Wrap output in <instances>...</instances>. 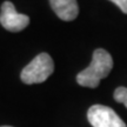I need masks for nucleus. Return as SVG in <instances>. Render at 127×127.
<instances>
[{
    "label": "nucleus",
    "mask_w": 127,
    "mask_h": 127,
    "mask_svg": "<svg viewBox=\"0 0 127 127\" xmlns=\"http://www.w3.org/2000/svg\"><path fill=\"white\" fill-rule=\"evenodd\" d=\"M113 67V59L107 51L102 48H98L93 53L92 63L90 66L77 75V81L80 86L98 87L101 79L106 78L112 71Z\"/></svg>",
    "instance_id": "nucleus-1"
},
{
    "label": "nucleus",
    "mask_w": 127,
    "mask_h": 127,
    "mask_svg": "<svg viewBox=\"0 0 127 127\" xmlns=\"http://www.w3.org/2000/svg\"><path fill=\"white\" fill-rule=\"evenodd\" d=\"M54 71L53 59L47 53H40L21 71L20 78L24 84H40L44 82Z\"/></svg>",
    "instance_id": "nucleus-2"
},
{
    "label": "nucleus",
    "mask_w": 127,
    "mask_h": 127,
    "mask_svg": "<svg viewBox=\"0 0 127 127\" xmlns=\"http://www.w3.org/2000/svg\"><path fill=\"white\" fill-rule=\"evenodd\" d=\"M87 119L93 127H127L113 109L104 105H93L87 112Z\"/></svg>",
    "instance_id": "nucleus-3"
},
{
    "label": "nucleus",
    "mask_w": 127,
    "mask_h": 127,
    "mask_svg": "<svg viewBox=\"0 0 127 127\" xmlns=\"http://www.w3.org/2000/svg\"><path fill=\"white\" fill-rule=\"evenodd\" d=\"M0 24L9 32H20L28 26L30 18L26 14L18 13L11 1H5L1 5Z\"/></svg>",
    "instance_id": "nucleus-4"
},
{
    "label": "nucleus",
    "mask_w": 127,
    "mask_h": 127,
    "mask_svg": "<svg viewBox=\"0 0 127 127\" xmlns=\"http://www.w3.org/2000/svg\"><path fill=\"white\" fill-rule=\"evenodd\" d=\"M52 9L64 21H72L79 14L77 0H50Z\"/></svg>",
    "instance_id": "nucleus-5"
},
{
    "label": "nucleus",
    "mask_w": 127,
    "mask_h": 127,
    "mask_svg": "<svg viewBox=\"0 0 127 127\" xmlns=\"http://www.w3.org/2000/svg\"><path fill=\"white\" fill-rule=\"evenodd\" d=\"M114 100L121 102L127 107V88L126 87H118L115 91H114Z\"/></svg>",
    "instance_id": "nucleus-6"
},
{
    "label": "nucleus",
    "mask_w": 127,
    "mask_h": 127,
    "mask_svg": "<svg viewBox=\"0 0 127 127\" xmlns=\"http://www.w3.org/2000/svg\"><path fill=\"white\" fill-rule=\"evenodd\" d=\"M109 1H112L113 4H115L124 13L127 14V0H109Z\"/></svg>",
    "instance_id": "nucleus-7"
},
{
    "label": "nucleus",
    "mask_w": 127,
    "mask_h": 127,
    "mask_svg": "<svg viewBox=\"0 0 127 127\" xmlns=\"http://www.w3.org/2000/svg\"><path fill=\"white\" fill-rule=\"evenodd\" d=\"M0 127H11V126H0Z\"/></svg>",
    "instance_id": "nucleus-8"
}]
</instances>
